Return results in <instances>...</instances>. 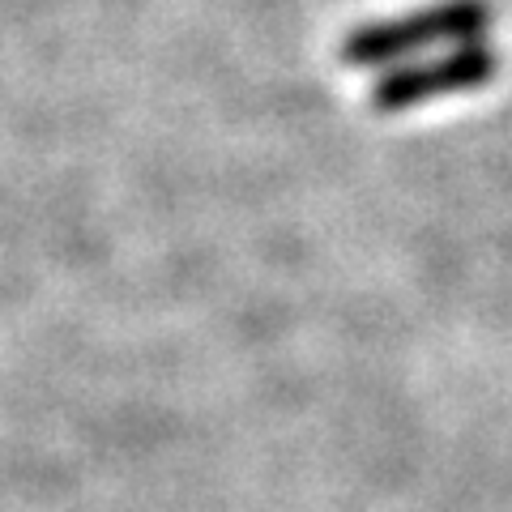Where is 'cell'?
Masks as SVG:
<instances>
[{
	"label": "cell",
	"instance_id": "cell-1",
	"mask_svg": "<svg viewBox=\"0 0 512 512\" xmlns=\"http://www.w3.org/2000/svg\"><path fill=\"white\" fill-rule=\"evenodd\" d=\"M495 22V9L487 0H440V5L402 13L389 22H367L350 30L338 47V60L350 69H397L436 47H466L483 43Z\"/></svg>",
	"mask_w": 512,
	"mask_h": 512
},
{
	"label": "cell",
	"instance_id": "cell-2",
	"mask_svg": "<svg viewBox=\"0 0 512 512\" xmlns=\"http://www.w3.org/2000/svg\"><path fill=\"white\" fill-rule=\"evenodd\" d=\"M495 69H500V56L491 52L487 43H466V47H448L444 56H431V60H410V64H397L372 86V111H410V107H423V103H436L448 99V94H466L487 86Z\"/></svg>",
	"mask_w": 512,
	"mask_h": 512
}]
</instances>
